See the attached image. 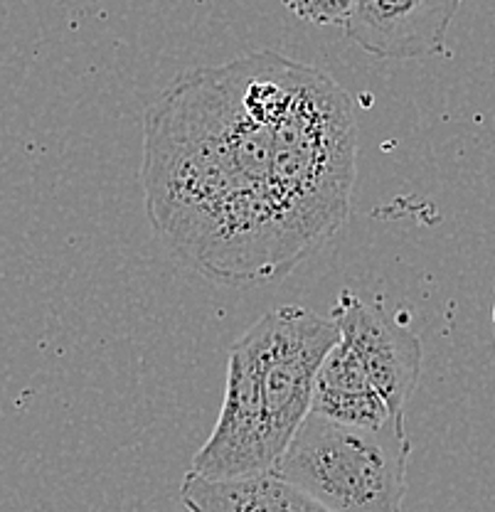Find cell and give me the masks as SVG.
Listing matches in <instances>:
<instances>
[{
	"label": "cell",
	"instance_id": "cell-1",
	"mask_svg": "<svg viewBox=\"0 0 495 512\" xmlns=\"http://www.w3.org/2000/svg\"><path fill=\"white\" fill-rule=\"evenodd\" d=\"M348 92L279 52L185 72L148 106L141 183L153 232L225 286L286 279L350 217Z\"/></svg>",
	"mask_w": 495,
	"mask_h": 512
},
{
	"label": "cell",
	"instance_id": "cell-2",
	"mask_svg": "<svg viewBox=\"0 0 495 512\" xmlns=\"http://www.w3.org/2000/svg\"><path fill=\"white\" fill-rule=\"evenodd\" d=\"M409 451L404 414L350 426L308 412L271 471L335 512H402Z\"/></svg>",
	"mask_w": 495,
	"mask_h": 512
},
{
	"label": "cell",
	"instance_id": "cell-3",
	"mask_svg": "<svg viewBox=\"0 0 495 512\" xmlns=\"http://www.w3.org/2000/svg\"><path fill=\"white\" fill-rule=\"evenodd\" d=\"M338 340L340 330L330 316H318L301 306H281L264 313L234 343L252 365L281 451L306 419L318 367Z\"/></svg>",
	"mask_w": 495,
	"mask_h": 512
},
{
	"label": "cell",
	"instance_id": "cell-4",
	"mask_svg": "<svg viewBox=\"0 0 495 512\" xmlns=\"http://www.w3.org/2000/svg\"><path fill=\"white\" fill-rule=\"evenodd\" d=\"M281 453L284 451L271 431L252 365L247 355L232 345L225 402L210 439L195 453L190 471L215 480L257 476L271 471Z\"/></svg>",
	"mask_w": 495,
	"mask_h": 512
},
{
	"label": "cell",
	"instance_id": "cell-5",
	"mask_svg": "<svg viewBox=\"0 0 495 512\" xmlns=\"http://www.w3.org/2000/svg\"><path fill=\"white\" fill-rule=\"evenodd\" d=\"M330 318L340 330V340L353 348L363 362L367 380L385 399L390 414H404L422 375V343L412 330L392 320L382 301L367 303L345 288Z\"/></svg>",
	"mask_w": 495,
	"mask_h": 512
},
{
	"label": "cell",
	"instance_id": "cell-6",
	"mask_svg": "<svg viewBox=\"0 0 495 512\" xmlns=\"http://www.w3.org/2000/svg\"><path fill=\"white\" fill-rule=\"evenodd\" d=\"M463 0H353L345 35L377 60H419L441 52Z\"/></svg>",
	"mask_w": 495,
	"mask_h": 512
},
{
	"label": "cell",
	"instance_id": "cell-7",
	"mask_svg": "<svg viewBox=\"0 0 495 512\" xmlns=\"http://www.w3.org/2000/svg\"><path fill=\"white\" fill-rule=\"evenodd\" d=\"M180 503L188 512H335L274 471L227 480L188 471Z\"/></svg>",
	"mask_w": 495,
	"mask_h": 512
},
{
	"label": "cell",
	"instance_id": "cell-8",
	"mask_svg": "<svg viewBox=\"0 0 495 512\" xmlns=\"http://www.w3.org/2000/svg\"><path fill=\"white\" fill-rule=\"evenodd\" d=\"M311 414L326 416V419L340 421L350 426H380L390 419L385 399L377 392L365 394H326L313 392Z\"/></svg>",
	"mask_w": 495,
	"mask_h": 512
},
{
	"label": "cell",
	"instance_id": "cell-9",
	"mask_svg": "<svg viewBox=\"0 0 495 512\" xmlns=\"http://www.w3.org/2000/svg\"><path fill=\"white\" fill-rule=\"evenodd\" d=\"M284 5L313 25H340L348 18L353 0H284Z\"/></svg>",
	"mask_w": 495,
	"mask_h": 512
},
{
	"label": "cell",
	"instance_id": "cell-10",
	"mask_svg": "<svg viewBox=\"0 0 495 512\" xmlns=\"http://www.w3.org/2000/svg\"><path fill=\"white\" fill-rule=\"evenodd\" d=\"M493 325H495V298H493Z\"/></svg>",
	"mask_w": 495,
	"mask_h": 512
}]
</instances>
